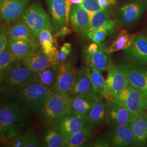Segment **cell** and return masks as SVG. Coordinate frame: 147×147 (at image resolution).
<instances>
[{"label":"cell","instance_id":"6da1fadb","mask_svg":"<svg viewBox=\"0 0 147 147\" xmlns=\"http://www.w3.org/2000/svg\"><path fill=\"white\" fill-rule=\"evenodd\" d=\"M31 117L26 107L11 102L0 103V136L9 141L25 131Z\"/></svg>","mask_w":147,"mask_h":147},{"label":"cell","instance_id":"7a4b0ae2","mask_svg":"<svg viewBox=\"0 0 147 147\" xmlns=\"http://www.w3.org/2000/svg\"><path fill=\"white\" fill-rule=\"evenodd\" d=\"M51 92L41 84L34 83L21 89L5 91V93L34 113L39 115Z\"/></svg>","mask_w":147,"mask_h":147},{"label":"cell","instance_id":"3957f363","mask_svg":"<svg viewBox=\"0 0 147 147\" xmlns=\"http://www.w3.org/2000/svg\"><path fill=\"white\" fill-rule=\"evenodd\" d=\"M71 112L68 98L56 94L53 91L39 114L41 124L44 127L54 125L60 118Z\"/></svg>","mask_w":147,"mask_h":147},{"label":"cell","instance_id":"277c9868","mask_svg":"<svg viewBox=\"0 0 147 147\" xmlns=\"http://www.w3.org/2000/svg\"><path fill=\"white\" fill-rule=\"evenodd\" d=\"M147 11V0L126 1L115 12L116 24L124 28L131 27Z\"/></svg>","mask_w":147,"mask_h":147},{"label":"cell","instance_id":"5b68a950","mask_svg":"<svg viewBox=\"0 0 147 147\" xmlns=\"http://www.w3.org/2000/svg\"><path fill=\"white\" fill-rule=\"evenodd\" d=\"M22 18L36 39H38L39 33L44 29L53 32V27L49 16L39 1L27 7L22 14Z\"/></svg>","mask_w":147,"mask_h":147},{"label":"cell","instance_id":"8992f818","mask_svg":"<svg viewBox=\"0 0 147 147\" xmlns=\"http://www.w3.org/2000/svg\"><path fill=\"white\" fill-rule=\"evenodd\" d=\"M34 74L23 66L11 71H0V89L14 90L36 83Z\"/></svg>","mask_w":147,"mask_h":147},{"label":"cell","instance_id":"52a82bcc","mask_svg":"<svg viewBox=\"0 0 147 147\" xmlns=\"http://www.w3.org/2000/svg\"><path fill=\"white\" fill-rule=\"evenodd\" d=\"M115 99L124 105L132 116L147 111V95L130 84Z\"/></svg>","mask_w":147,"mask_h":147},{"label":"cell","instance_id":"ba28073f","mask_svg":"<svg viewBox=\"0 0 147 147\" xmlns=\"http://www.w3.org/2000/svg\"><path fill=\"white\" fill-rule=\"evenodd\" d=\"M117 65L125 74L130 84L140 89L147 95V68L131 61H120Z\"/></svg>","mask_w":147,"mask_h":147},{"label":"cell","instance_id":"9c48e42d","mask_svg":"<svg viewBox=\"0 0 147 147\" xmlns=\"http://www.w3.org/2000/svg\"><path fill=\"white\" fill-rule=\"evenodd\" d=\"M110 96L105 98L107 104L105 122L110 127L128 124L132 117L131 113L120 102Z\"/></svg>","mask_w":147,"mask_h":147},{"label":"cell","instance_id":"30bf717a","mask_svg":"<svg viewBox=\"0 0 147 147\" xmlns=\"http://www.w3.org/2000/svg\"><path fill=\"white\" fill-rule=\"evenodd\" d=\"M106 138L113 147H137L136 142L129 124L110 127L106 132Z\"/></svg>","mask_w":147,"mask_h":147},{"label":"cell","instance_id":"8fae6325","mask_svg":"<svg viewBox=\"0 0 147 147\" xmlns=\"http://www.w3.org/2000/svg\"><path fill=\"white\" fill-rule=\"evenodd\" d=\"M76 71L70 64L63 63L60 64L58 78L53 90L56 94L67 98L73 89Z\"/></svg>","mask_w":147,"mask_h":147},{"label":"cell","instance_id":"7c38bea8","mask_svg":"<svg viewBox=\"0 0 147 147\" xmlns=\"http://www.w3.org/2000/svg\"><path fill=\"white\" fill-rule=\"evenodd\" d=\"M67 138L90 125L87 118L72 112L63 116L55 124Z\"/></svg>","mask_w":147,"mask_h":147},{"label":"cell","instance_id":"4fadbf2b","mask_svg":"<svg viewBox=\"0 0 147 147\" xmlns=\"http://www.w3.org/2000/svg\"><path fill=\"white\" fill-rule=\"evenodd\" d=\"M70 95L89 97L102 96L95 89L88 74V66H84L76 71L75 82Z\"/></svg>","mask_w":147,"mask_h":147},{"label":"cell","instance_id":"5bb4252c","mask_svg":"<svg viewBox=\"0 0 147 147\" xmlns=\"http://www.w3.org/2000/svg\"><path fill=\"white\" fill-rule=\"evenodd\" d=\"M31 0H0V20L7 24L22 16Z\"/></svg>","mask_w":147,"mask_h":147},{"label":"cell","instance_id":"9a60e30c","mask_svg":"<svg viewBox=\"0 0 147 147\" xmlns=\"http://www.w3.org/2000/svg\"><path fill=\"white\" fill-rule=\"evenodd\" d=\"M106 84L110 95L116 98L130 83L125 74L117 65L111 64Z\"/></svg>","mask_w":147,"mask_h":147},{"label":"cell","instance_id":"2e32d148","mask_svg":"<svg viewBox=\"0 0 147 147\" xmlns=\"http://www.w3.org/2000/svg\"><path fill=\"white\" fill-rule=\"evenodd\" d=\"M92 16L80 5H75L71 8L69 21L75 31L87 36L90 29Z\"/></svg>","mask_w":147,"mask_h":147},{"label":"cell","instance_id":"e0dca14e","mask_svg":"<svg viewBox=\"0 0 147 147\" xmlns=\"http://www.w3.org/2000/svg\"><path fill=\"white\" fill-rule=\"evenodd\" d=\"M124 54L130 61L147 65V37L135 36L130 46L124 50Z\"/></svg>","mask_w":147,"mask_h":147},{"label":"cell","instance_id":"ac0fdd59","mask_svg":"<svg viewBox=\"0 0 147 147\" xmlns=\"http://www.w3.org/2000/svg\"><path fill=\"white\" fill-rule=\"evenodd\" d=\"M135 137L137 147H144L147 144V112L132 116L129 123Z\"/></svg>","mask_w":147,"mask_h":147},{"label":"cell","instance_id":"d6986e66","mask_svg":"<svg viewBox=\"0 0 147 147\" xmlns=\"http://www.w3.org/2000/svg\"><path fill=\"white\" fill-rule=\"evenodd\" d=\"M52 18L53 31L57 32L67 26L66 20V0H45Z\"/></svg>","mask_w":147,"mask_h":147},{"label":"cell","instance_id":"ffe728a7","mask_svg":"<svg viewBox=\"0 0 147 147\" xmlns=\"http://www.w3.org/2000/svg\"><path fill=\"white\" fill-rule=\"evenodd\" d=\"M102 96L89 97L82 95H69L68 98L71 112L78 116L87 118L93 105Z\"/></svg>","mask_w":147,"mask_h":147},{"label":"cell","instance_id":"44dd1931","mask_svg":"<svg viewBox=\"0 0 147 147\" xmlns=\"http://www.w3.org/2000/svg\"><path fill=\"white\" fill-rule=\"evenodd\" d=\"M39 45L37 40H13L8 39L6 48L16 57L21 61L38 50Z\"/></svg>","mask_w":147,"mask_h":147},{"label":"cell","instance_id":"7402d4cb","mask_svg":"<svg viewBox=\"0 0 147 147\" xmlns=\"http://www.w3.org/2000/svg\"><path fill=\"white\" fill-rule=\"evenodd\" d=\"M105 44L101 42L96 53L90 55L84 54V61L88 67H94L102 71L108 70L111 64V57L110 53L105 51Z\"/></svg>","mask_w":147,"mask_h":147},{"label":"cell","instance_id":"603a6c76","mask_svg":"<svg viewBox=\"0 0 147 147\" xmlns=\"http://www.w3.org/2000/svg\"><path fill=\"white\" fill-rule=\"evenodd\" d=\"M22 65L33 73H37L53 65L51 60L44 55L42 50L38 49L21 61Z\"/></svg>","mask_w":147,"mask_h":147},{"label":"cell","instance_id":"cb8c5ba5","mask_svg":"<svg viewBox=\"0 0 147 147\" xmlns=\"http://www.w3.org/2000/svg\"><path fill=\"white\" fill-rule=\"evenodd\" d=\"M60 64H53L42 70L34 73L35 82L53 91L58 78Z\"/></svg>","mask_w":147,"mask_h":147},{"label":"cell","instance_id":"d4e9b609","mask_svg":"<svg viewBox=\"0 0 147 147\" xmlns=\"http://www.w3.org/2000/svg\"><path fill=\"white\" fill-rule=\"evenodd\" d=\"M7 146L13 147H39L44 146L40 137L36 132L28 130L10 140Z\"/></svg>","mask_w":147,"mask_h":147},{"label":"cell","instance_id":"484cf974","mask_svg":"<svg viewBox=\"0 0 147 147\" xmlns=\"http://www.w3.org/2000/svg\"><path fill=\"white\" fill-rule=\"evenodd\" d=\"M103 98L101 97L93 105L87 117L89 124L93 127L101 126L106 121L107 104Z\"/></svg>","mask_w":147,"mask_h":147},{"label":"cell","instance_id":"4316f807","mask_svg":"<svg viewBox=\"0 0 147 147\" xmlns=\"http://www.w3.org/2000/svg\"><path fill=\"white\" fill-rule=\"evenodd\" d=\"M44 146L66 147L67 140L55 125L45 127L43 136Z\"/></svg>","mask_w":147,"mask_h":147},{"label":"cell","instance_id":"83f0119b","mask_svg":"<svg viewBox=\"0 0 147 147\" xmlns=\"http://www.w3.org/2000/svg\"><path fill=\"white\" fill-rule=\"evenodd\" d=\"M53 32L49 29H44L39 33L38 39L41 50L47 58L53 59L58 50L56 47V42L52 36Z\"/></svg>","mask_w":147,"mask_h":147},{"label":"cell","instance_id":"f1b7e54d","mask_svg":"<svg viewBox=\"0 0 147 147\" xmlns=\"http://www.w3.org/2000/svg\"><path fill=\"white\" fill-rule=\"evenodd\" d=\"M7 35L8 39L13 40H37L24 21H19L11 26L7 32Z\"/></svg>","mask_w":147,"mask_h":147},{"label":"cell","instance_id":"f546056e","mask_svg":"<svg viewBox=\"0 0 147 147\" xmlns=\"http://www.w3.org/2000/svg\"><path fill=\"white\" fill-rule=\"evenodd\" d=\"M135 34H130L125 30H123L118 34L114 41L110 46L105 47V51L109 53H112L124 50L131 44Z\"/></svg>","mask_w":147,"mask_h":147},{"label":"cell","instance_id":"4dcf8cb0","mask_svg":"<svg viewBox=\"0 0 147 147\" xmlns=\"http://www.w3.org/2000/svg\"><path fill=\"white\" fill-rule=\"evenodd\" d=\"M95 131L94 127L89 125L80 131L69 137L67 139V147H79L84 146V144L94 136Z\"/></svg>","mask_w":147,"mask_h":147},{"label":"cell","instance_id":"1f68e13d","mask_svg":"<svg viewBox=\"0 0 147 147\" xmlns=\"http://www.w3.org/2000/svg\"><path fill=\"white\" fill-rule=\"evenodd\" d=\"M88 69L90 79L96 91L104 98L109 96L110 95L106 87V81L100 70L92 67H88Z\"/></svg>","mask_w":147,"mask_h":147},{"label":"cell","instance_id":"d6a6232c","mask_svg":"<svg viewBox=\"0 0 147 147\" xmlns=\"http://www.w3.org/2000/svg\"><path fill=\"white\" fill-rule=\"evenodd\" d=\"M22 66L21 61L7 48L0 52V71H11Z\"/></svg>","mask_w":147,"mask_h":147},{"label":"cell","instance_id":"836d02e7","mask_svg":"<svg viewBox=\"0 0 147 147\" xmlns=\"http://www.w3.org/2000/svg\"><path fill=\"white\" fill-rule=\"evenodd\" d=\"M116 25L115 19H111L104 25L94 31H89L87 36L94 42L100 44L111 32L113 31Z\"/></svg>","mask_w":147,"mask_h":147},{"label":"cell","instance_id":"e575fe53","mask_svg":"<svg viewBox=\"0 0 147 147\" xmlns=\"http://www.w3.org/2000/svg\"><path fill=\"white\" fill-rule=\"evenodd\" d=\"M112 13L113 10L111 7L101 9L95 12L91 18L90 29L89 31H94L104 25L111 19Z\"/></svg>","mask_w":147,"mask_h":147},{"label":"cell","instance_id":"d590c367","mask_svg":"<svg viewBox=\"0 0 147 147\" xmlns=\"http://www.w3.org/2000/svg\"><path fill=\"white\" fill-rule=\"evenodd\" d=\"M80 5L84 8L92 16L95 12L101 9L98 0H82Z\"/></svg>","mask_w":147,"mask_h":147},{"label":"cell","instance_id":"8d00e7d4","mask_svg":"<svg viewBox=\"0 0 147 147\" xmlns=\"http://www.w3.org/2000/svg\"><path fill=\"white\" fill-rule=\"evenodd\" d=\"M8 44L7 32L5 27L2 24H0V52L6 49Z\"/></svg>","mask_w":147,"mask_h":147},{"label":"cell","instance_id":"74e56055","mask_svg":"<svg viewBox=\"0 0 147 147\" xmlns=\"http://www.w3.org/2000/svg\"><path fill=\"white\" fill-rule=\"evenodd\" d=\"M92 147H109L110 146V144L108 141L107 138L104 137H100L98 138L93 144H92Z\"/></svg>","mask_w":147,"mask_h":147},{"label":"cell","instance_id":"f35d334b","mask_svg":"<svg viewBox=\"0 0 147 147\" xmlns=\"http://www.w3.org/2000/svg\"><path fill=\"white\" fill-rule=\"evenodd\" d=\"M71 33V31L68 28V26H64L62 28H61L59 31L56 32V33L54 34L53 37L55 38L63 37L69 35Z\"/></svg>","mask_w":147,"mask_h":147},{"label":"cell","instance_id":"ab89813d","mask_svg":"<svg viewBox=\"0 0 147 147\" xmlns=\"http://www.w3.org/2000/svg\"><path fill=\"white\" fill-rule=\"evenodd\" d=\"M99 49V44L93 42L89 45L84 50V54L85 55H93L97 52Z\"/></svg>","mask_w":147,"mask_h":147},{"label":"cell","instance_id":"60d3db41","mask_svg":"<svg viewBox=\"0 0 147 147\" xmlns=\"http://www.w3.org/2000/svg\"><path fill=\"white\" fill-rule=\"evenodd\" d=\"M99 4L101 9L111 7V5H114L116 3V0H98Z\"/></svg>","mask_w":147,"mask_h":147},{"label":"cell","instance_id":"b9f144b4","mask_svg":"<svg viewBox=\"0 0 147 147\" xmlns=\"http://www.w3.org/2000/svg\"><path fill=\"white\" fill-rule=\"evenodd\" d=\"M70 3L72 5H80L82 2V0H70Z\"/></svg>","mask_w":147,"mask_h":147},{"label":"cell","instance_id":"7bdbcfd3","mask_svg":"<svg viewBox=\"0 0 147 147\" xmlns=\"http://www.w3.org/2000/svg\"><path fill=\"white\" fill-rule=\"evenodd\" d=\"M2 139L1 138V136H0V144H1L2 143Z\"/></svg>","mask_w":147,"mask_h":147},{"label":"cell","instance_id":"ee69618b","mask_svg":"<svg viewBox=\"0 0 147 147\" xmlns=\"http://www.w3.org/2000/svg\"><path fill=\"white\" fill-rule=\"evenodd\" d=\"M0 90H1V89H0Z\"/></svg>","mask_w":147,"mask_h":147}]
</instances>
